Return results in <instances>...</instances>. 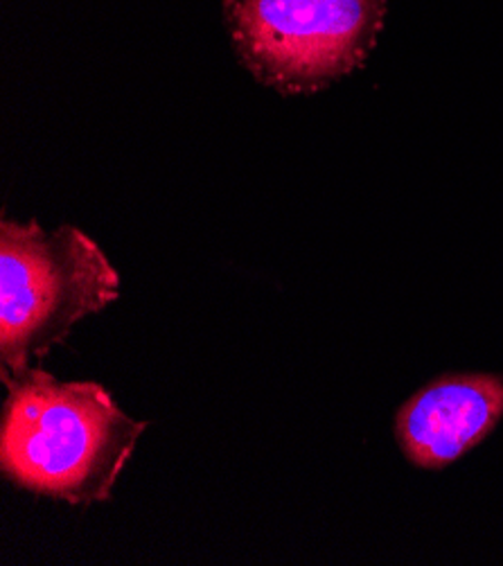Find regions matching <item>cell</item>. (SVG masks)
Instances as JSON below:
<instances>
[{
	"label": "cell",
	"instance_id": "1",
	"mask_svg": "<svg viewBox=\"0 0 503 566\" xmlns=\"http://www.w3.org/2000/svg\"><path fill=\"white\" fill-rule=\"evenodd\" d=\"M3 381L6 479L73 505L108 499L147 424L123 413L93 381H57L41 368Z\"/></svg>",
	"mask_w": 503,
	"mask_h": 566
},
{
	"label": "cell",
	"instance_id": "2",
	"mask_svg": "<svg viewBox=\"0 0 503 566\" xmlns=\"http://www.w3.org/2000/svg\"><path fill=\"white\" fill-rule=\"evenodd\" d=\"M120 296V277L73 226L45 233L36 221L0 226V364L19 377L82 318Z\"/></svg>",
	"mask_w": 503,
	"mask_h": 566
},
{
	"label": "cell",
	"instance_id": "3",
	"mask_svg": "<svg viewBox=\"0 0 503 566\" xmlns=\"http://www.w3.org/2000/svg\"><path fill=\"white\" fill-rule=\"evenodd\" d=\"M242 62L287 95L314 93L364 64L386 0H223Z\"/></svg>",
	"mask_w": 503,
	"mask_h": 566
},
{
	"label": "cell",
	"instance_id": "4",
	"mask_svg": "<svg viewBox=\"0 0 503 566\" xmlns=\"http://www.w3.org/2000/svg\"><path fill=\"white\" fill-rule=\"evenodd\" d=\"M501 418V375H442L400 407L396 438L411 465L438 472L481 444Z\"/></svg>",
	"mask_w": 503,
	"mask_h": 566
}]
</instances>
